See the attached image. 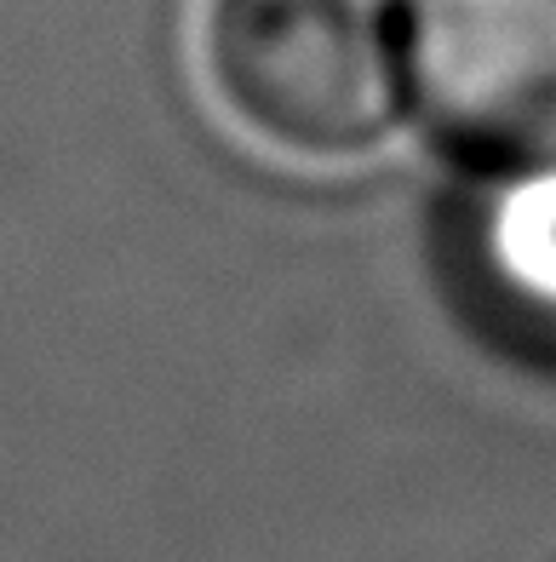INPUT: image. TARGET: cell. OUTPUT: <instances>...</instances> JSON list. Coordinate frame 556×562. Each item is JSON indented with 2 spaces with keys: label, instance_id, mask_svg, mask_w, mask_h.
Masks as SVG:
<instances>
[{
  "label": "cell",
  "instance_id": "cell-1",
  "mask_svg": "<svg viewBox=\"0 0 556 562\" xmlns=\"http://www.w3.org/2000/svg\"><path fill=\"white\" fill-rule=\"evenodd\" d=\"M207 81L287 156H356L408 110V0H207Z\"/></svg>",
  "mask_w": 556,
  "mask_h": 562
},
{
  "label": "cell",
  "instance_id": "cell-3",
  "mask_svg": "<svg viewBox=\"0 0 556 562\" xmlns=\"http://www.w3.org/2000/svg\"><path fill=\"white\" fill-rule=\"evenodd\" d=\"M488 265L504 293L556 327V167L504 178V201L488 218Z\"/></svg>",
  "mask_w": 556,
  "mask_h": 562
},
{
  "label": "cell",
  "instance_id": "cell-2",
  "mask_svg": "<svg viewBox=\"0 0 556 562\" xmlns=\"http://www.w3.org/2000/svg\"><path fill=\"white\" fill-rule=\"evenodd\" d=\"M408 115L470 172L556 167V0H408Z\"/></svg>",
  "mask_w": 556,
  "mask_h": 562
}]
</instances>
